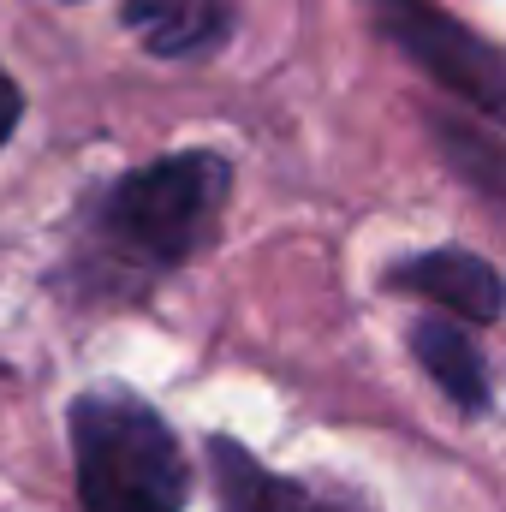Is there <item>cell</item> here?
Returning <instances> with one entry per match:
<instances>
[{"label":"cell","instance_id":"obj_1","mask_svg":"<svg viewBox=\"0 0 506 512\" xmlns=\"http://www.w3.org/2000/svg\"><path fill=\"white\" fill-rule=\"evenodd\" d=\"M72 471L84 512H185L191 495L179 435L137 393H84L72 405Z\"/></svg>","mask_w":506,"mask_h":512},{"label":"cell","instance_id":"obj_2","mask_svg":"<svg viewBox=\"0 0 506 512\" xmlns=\"http://www.w3.org/2000/svg\"><path fill=\"white\" fill-rule=\"evenodd\" d=\"M233 167L215 149H185V155H161L149 167L126 173L108 203H102V239L126 262L143 268H179L185 256L209 245L221 203H227Z\"/></svg>","mask_w":506,"mask_h":512},{"label":"cell","instance_id":"obj_3","mask_svg":"<svg viewBox=\"0 0 506 512\" xmlns=\"http://www.w3.org/2000/svg\"><path fill=\"white\" fill-rule=\"evenodd\" d=\"M376 18L441 90H453L471 114L506 126V54L495 42L465 30L435 0H376Z\"/></svg>","mask_w":506,"mask_h":512},{"label":"cell","instance_id":"obj_4","mask_svg":"<svg viewBox=\"0 0 506 512\" xmlns=\"http://www.w3.org/2000/svg\"><path fill=\"white\" fill-rule=\"evenodd\" d=\"M387 280L399 292H417V298L465 316V322H495L506 304L501 274L471 251H423V256H411V262H399Z\"/></svg>","mask_w":506,"mask_h":512},{"label":"cell","instance_id":"obj_5","mask_svg":"<svg viewBox=\"0 0 506 512\" xmlns=\"http://www.w3.org/2000/svg\"><path fill=\"white\" fill-rule=\"evenodd\" d=\"M126 30L161 60H191L227 36V0H126Z\"/></svg>","mask_w":506,"mask_h":512},{"label":"cell","instance_id":"obj_6","mask_svg":"<svg viewBox=\"0 0 506 512\" xmlns=\"http://www.w3.org/2000/svg\"><path fill=\"white\" fill-rule=\"evenodd\" d=\"M215 477H221V495H227L233 512H352V507H334V501H316L304 483L274 477L239 441H215Z\"/></svg>","mask_w":506,"mask_h":512},{"label":"cell","instance_id":"obj_7","mask_svg":"<svg viewBox=\"0 0 506 512\" xmlns=\"http://www.w3.org/2000/svg\"><path fill=\"white\" fill-rule=\"evenodd\" d=\"M411 346H417V364L435 376V387L459 405V411H483L489 405V370L483 358L471 352V340L447 322H417L411 328Z\"/></svg>","mask_w":506,"mask_h":512},{"label":"cell","instance_id":"obj_8","mask_svg":"<svg viewBox=\"0 0 506 512\" xmlns=\"http://www.w3.org/2000/svg\"><path fill=\"white\" fill-rule=\"evenodd\" d=\"M441 143L459 155V167H465L477 185H489V191H506V155H501V149H489V143H483V149H471L459 126H441Z\"/></svg>","mask_w":506,"mask_h":512},{"label":"cell","instance_id":"obj_9","mask_svg":"<svg viewBox=\"0 0 506 512\" xmlns=\"http://www.w3.org/2000/svg\"><path fill=\"white\" fill-rule=\"evenodd\" d=\"M18 114H24V96H18V84L6 78V66H0V143L18 131Z\"/></svg>","mask_w":506,"mask_h":512}]
</instances>
